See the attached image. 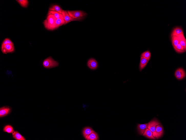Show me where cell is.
Instances as JSON below:
<instances>
[{
    "mask_svg": "<svg viewBox=\"0 0 186 140\" xmlns=\"http://www.w3.org/2000/svg\"><path fill=\"white\" fill-rule=\"evenodd\" d=\"M3 131L9 133H13L14 132V130L13 127L11 125H7L3 129Z\"/></svg>",
    "mask_w": 186,
    "mask_h": 140,
    "instance_id": "cell-23",
    "label": "cell"
},
{
    "mask_svg": "<svg viewBox=\"0 0 186 140\" xmlns=\"http://www.w3.org/2000/svg\"><path fill=\"white\" fill-rule=\"evenodd\" d=\"M7 44H14L13 43L10 39L6 38L3 41L2 45H4Z\"/></svg>",
    "mask_w": 186,
    "mask_h": 140,
    "instance_id": "cell-27",
    "label": "cell"
},
{
    "mask_svg": "<svg viewBox=\"0 0 186 140\" xmlns=\"http://www.w3.org/2000/svg\"><path fill=\"white\" fill-rule=\"evenodd\" d=\"M99 137L97 133L94 132L89 136L87 138V140H98Z\"/></svg>",
    "mask_w": 186,
    "mask_h": 140,
    "instance_id": "cell-22",
    "label": "cell"
},
{
    "mask_svg": "<svg viewBox=\"0 0 186 140\" xmlns=\"http://www.w3.org/2000/svg\"><path fill=\"white\" fill-rule=\"evenodd\" d=\"M16 1L22 7L25 8L28 7V1L27 0H18Z\"/></svg>",
    "mask_w": 186,
    "mask_h": 140,
    "instance_id": "cell-24",
    "label": "cell"
},
{
    "mask_svg": "<svg viewBox=\"0 0 186 140\" xmlns=\"http://www.w3.org/2000/svg\"><path fill=\"white\" fill-rule=\"evenodd\" d=\"M49 11H55L62 14L63 10L60 6L58 5H54L51 6L49 8Z\"/></svg>",
    "mask_w": 186,
    "mask_h": 140,
    "instance_id": "cell-18",
    "label": "cell"
},
{
    "mask_svg": "<svg viewBox=\"0 0 186 140\" xmlns=\"http://www.w3.org/2000/svg\"><path fill=\"white\" fill-rule=\"evenodd\" d=\"M68 12L70 16L72 18H81L82 20L87 15L86 13L81 11H68Z\"/></svg>",
    "mask_w": 186,
    "mask_h": 140,
    "instance_id": "cell-3",
    "label": "cell"
},
{
    "mask_svg": "<svg viewBox=\"0 0 186 140\" xmlns=\"http://www.w3.org/2000/svg\"><path fill=\"white\" fill-rule=\"evenodd\" d=\"M50 14L53 15L57 19L64 17L62 14L55 11L49 10L48 13L47 15Z\"/></svg>",
    "mask_w": 186,
    "mask_h": 140,
    "instance_id": "cell-21",
    "label": "cell"
},
{
    "mask_svg": "<svg viewBox=\"0 0 186 140\" xmlns=\"http://www.w3.org/2000/svg\"><path fill=\"white\" fill-rule=\"evenodd\" d=\"M65 21L64 17L57 19L56 22V30L62 26L63 25H65Z\"/></svg>",
    "mask_w": 186,
    "mask_h": 140,
    "instance_id": "cell-17",
    "label": "cell"
},
{
    "mask_svg": "<svg viewBox=\"0 0 186 140\" xmlns=\"http://www.w3.org/2000/svg\"><path fill=\"white\" fill-rule=\"evenodd\" d=\"M1 50L3 54H6L14 52L15 49L14 44H7L1 45Z\"/></svg>",
    "mask_w": 186,
    "mask_h": 140,
    "instance_id": "cell-4",
    "label": "cell"
},
{
    "mask_svg": "<svg viewBox=\"0 0 186 140\" xmlns=\"http://www.w3.org/2000/svg\"><path fill=\"white\" fill-rule=\"evenodd\" d=\"M142 135L150 139H156L153 136L152 132L150 131V130L148 128L145 130Z\"/></svg>",
    "mask_w": 186,
    "mask_h": 140,
    "instance_id": "cell-16",
    "label": "cell"
},
{
    "mask_svg": "<svg viewBox=\"0 0 186 140\" xmlns=\"http://www.w3.org/2000/svg\"><path fill=\"white\" fill-rule=\"evenodd\" d=\"M10 111L11 109L8 107H3L1 108L0 109V117H4L7 115Z\"/></svg>",
    "mask_w": 186,
    "mask_h": 140,
    "instance_id": "cell-14",
    "label": "cell"
},
{
    "mask_svg": "<svg viewBox=\"0 0 186 140\" xmlns=\"http://www.w3.org/2000/svg\"><path fill=\"white\" fill-rule=\"evenodd\" d=\"M94 132V130L91 127H86L82 130V135L85 139L87 140L88 136Z\"/></svg>",
    "mask_w": 186,
    "mask_h": 140,
    "instance_id": "cell-10",
    "label": "cell"
},
{
    "mask_svg": "<svg viewBox=\"0 0 186 140\" xmlns=\"http://www.w3.org/2000/svg\"><path fill=\"white\" fill-rule=\"evenodd\" d=\"M160 124H161L156 119L153 120L148 123L147 128L153 133L155 131L156 126Z\"/></svg>",
    "mask_w": 186,
    "mask_h": 140,
    "instance_id": "cell-9",
    "label": "cell"
},
{
    "mask_svg": "<svg viewBox=\"0 0 186 140\" xmlns=\"http://www.w3.org/2000/svg\"><path fill=\"white\" fill-rule=\"evenodd\" d=\"M56 18L52 14L48 15L45 20L43 22L45 28L47 30L53 31L56 30L55 25Z\"/></svg>",
    "mask_w": 186,
    "mask_h": 140,
    "instance_id": "cell-1",
    "label": "cell"
},
{
    "mask_svg": "<svg viewBox=\"0 0 186 140\" xmlns=\"http://www.w3.org/2000/svg\"><path fill=\"white\" fill-rule=\"evenodd\" d=\"M172 45L174 47L177 46L179 43V41L177 36H173L171 37Z\"/></svg>",
    "mask_w": 186,
    "mask_h": 140,
    "instance_id": "cell-25",
    "label": "cell"
},
{
    "mask_svg": "<svg viewBox=\"0 0 186 140\" xmlns=\"http://www.w3.org/2000/svg\"><path fill=\"white\" fill-rule=\"evenodd\" d=\"M179 41V43L183 46L185 51L186 50V40L184 33L179 34L177 36Z\"/></svg>",
    "mask_w": 186,
    "mask_h": 140,
    "instance_id": "cell-12",
    "label": "cell"
},
{
    "mask_svg": "<svg viewBox=\"0 0 186 140\" xmlns=\"http://www.w3.org/2000/svg\"><path fill=\"white\" fill-rule=\"evenodd\" d=\"M148 62V60L147 59L141 56L139 64L140 71H142L145 67Z\"/></svg>",
    "mask_w": 186,
    "mask_h": 140,
    "instance_id": "cell-13",
    "label": "cell"
},
{
    "mask_svg": "<svg viewBox=\"0 0 186 140\" xmlns=\"http://www.w3.org/2000/svg\"><path fill=\"white\" fill-rule=\"evenodd\" d=\"M87 64L88 67L91 70H96L98 67V62L94 58L89 59L87 62Z\"/></svg>",
    "mask_w": 186,
    "mask_h": 140,
    "instance_id": "cell-8",
    "label": "cell"
},
{
    "mask_svg": "<svg viewBox=\"0 0 186 140\" xmlns=\"http://www.w3.org/2000/svg\"><path fill=\"white\" fill-rule=\"evenodd\" d=\"M148 123L143 124H138L137 126L138 131L139 135H142L148 128Z\"/></svg>",
    "mask_w": 186,
    "mask_h": 140,
    "instance_id": "cell-11",
    "label": "cell"
},
{
    "mask_svg": "<svg viewBox=\"0 0 186 140\" xmlns=\"http://www.w3.org/2000/svg\"><path fill=\"white\" fill-rule=\"evenodd\" d=\"M176 52L181 53L185 52L183 46H181L179 43L177 46L173 47Z\"/></svg>",
    "mask_w": 186,
    "mask_h": 140,
    "instance_id": "cell-20",
    "label": "cell"
},
{
    "mask_svg": "<svg viewBox=\"0 0 186 140\" xmlns=\"http://www.w3.org/2000/svg\"><path fill=\"white\" fill-rule=\"evenodd\" d=\"M185 72L184 70L181 68L178 69L175 73V77L179 80L184 79L185 77Z\"/></svg>",
    "mask_w": 186,
    "mask_h": 140,
    "instance_id": "cell-7",
    "label": "cell"
},
{
    "mask_svg": "<svg viewBox=\"0 0 186 140\" xmlns=\"http://www.w3.org/2000/svg\"><path fill=\"white\" fill-rule=\"evenodd\" d=\"M163 126L160 124L156 126L155 131L153 132V135L156 139H158L163 135Z\"/></svg>",
    "mask_w": 186,
    "mask_h": 140,
    "instance_id": "cell-6",
    "label": "cell"
},
{
    "mask_svg": "<svg viewBox=\"0 0 186 140\" xmlns=\"http://www.w3.org/2000/svg\"><path fill=\"white\" fill-rule=\"evenodd\" d=\"M62 14L66 22L65 25L72 21H79L82 20L81 18H74L71 17L68 14V11L64 10H62Z\"/></svg>",
    "mask_w": 186,
    "mask_h": 140,
    "instance_id": "cell-5",
    "label": "cell"
},
{
    "mask_svg": "<svg viewBox=\"0 0 186 140\" xmlns=\"http://www.w3.org/2000/svg\"><path fill=\"white\" fill-rule=\"evenodd\" d=\"M182 34H184L182 29L180 27H176L172 31L171 37L173 36H177L179 35Z\"/></svg>",
    "mask_w": 186,
    "mask_h": 140,
    "instance_id": "cell-15",
    "label": "cell"
},
{
    "mask_svg": "<svg viewBox=\"0 0 186 140\" xmlns=\"http://www.w3.org/2000/svg\"><path fill=\"white\" fill-rule=\"evenodd\" d=\"M151 56V53L149 51H147L143 52L141 55V56L147 59L149 61L150 60Z\"/></svg>",
    "mask_w": 186,
    "mask_h": 140,
    "instance_id": "cell-26",
    "label": "cell"
},
{
    "mask_svg": "<svg viewBox=\"0 0 186 140\" xmlns=\"http://www.w3.org/2000/svg\"><path fill=\"white\" fill-rule=\"evenodd\" d=\"M43 64L45 68L50 69L58 66L59 63L53 59L52 57H49L44 60Z\"/></svg>",
    "mask_w": 186,
    "mask_h": 140,
    "instance_id": "cell-2",
    "label": "cell"
},
{
    "mask_svg": "<svg viewBox=\"0 0 186 140\" xmlns=\"http://www.w3.org/2000/svg\"><path fill=\"white\" fill-rule=\"evenodd\" d=\"M13 137L17 140H25L24 137L17 132H15L12 133Z\"/></svg>",
    "mask_w": 186,
    "mask_h": 140,
    "instance_id": "cell-19",
    "label": "cell"
}]
</instances>
